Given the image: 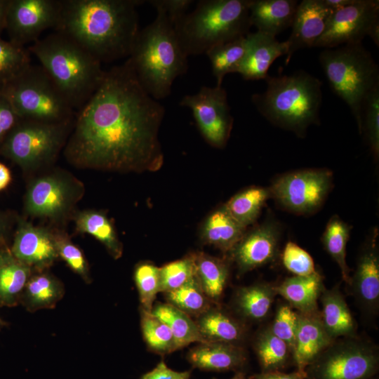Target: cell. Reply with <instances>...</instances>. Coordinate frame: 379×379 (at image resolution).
<instances>
[{
	"label": "cell",
	"mask_w": 379,
	"mask_h": 379,
	"mask_svg": "<svg viewBox=\"0 0 379 379\" xmlns=\"http://www.w3.org/2000/svg\"><path fill=\"white\" fill-rule=\"evenodd\" d=\"M379 355L370 343L355 338L335 340L305 369V379H370Z\"/></svg>",
	"instance_id": "9"
},
{
	"label": "cell",
	"mask_w": 379,
	"mask_h": 379,
	"mask_svg": "<svg viewBox=\"0 0 379 379\" xmlns=\"http://www.w3.org/2000/svg\"><path fill=\"white\" fill-rule=\"evenodd\" d=\"M79 110L65 149L72 162L116 171L161 168L158 133L165 109L143 89L128 60L105 71Z\"/></svg>",
	"instance_id": "1"
},
{
	"label": "cell",
	"mask_w": 379,
	"mask_h": 379,
	"mask_svg": "<svg viewBox=\"0 0 379 379\" xmlns=\"http://www.w3.org/2000/svg\"><path fill=\"white\" fill-rule=\"evenodd\" d=\"M3 325L2 321L0 319V327Z\"/></svg>",
	"instance_id": "57"
},
{
	"label": "cell",
	"mask_w": 379,
	"mask_h": 379,
	"mask_svg": "<svg viewBox=\"0 0 379 379\" xmlns=\"http://www.w3.org/2000/svg\"><path fill=\"white\" fill-rule=\"evenodd\" d=\"M140 326L143 338L152 352L166 354L178 350L175 340L168 325L141 307Z\"/></svg>",
	"instance_id": "38"
},
{
	"label": "cell",
	"mask_w": 379,
	"mask_h": 379,
	"mask_svg": "<svg viewBox=\"0 0 379 379\" xmlns=\"http://www.w3.org/2000/svg\"><path fill=\"white\" fill-rule=\"evenodd\" d=\"M350 285L360 305L369 313H376L379 305V256L374 244L359 257Z\"/></svg>",
	"instance_id": "22"
},
{
	"label": "cell",
	"mask_w": 379,
	"mask_h": 379,
	"mask_svg": "<svg viewBox=\"0 0 379 379\" xmlns=\"http://www.w3.org/2000/svg\"><path fill=\"white\" fill-rule=\"evenodd\" d=\"M298 322V313L295 312L289 305H280L276 312L271 331L289 346L291 352Z\"/></svg>",
	"instance_id": "44"
},
{
	"label": "cell",
	"mask_w": 379,
	"mask_h": 379,
	"mask_svg": "<svg viewBox=\"0 0 379 379\" xmlns=\"http://www.w3.org/2000/svg\"><path fill=\"white\" fill-rule=\"evenodd\" d=\"M334 340L326 333L317 314L298 313V322L292 350L298 371L304 372L318 355Z\"/></svg>",
	"instance_id": "19"
},
{
	"label": "cell",
	"mask_w": 379,
	"mask_h": 379,
	"mask_svg": "<svg viewBox=\"0 0 379 379\" xmlns=\"http://www.w3.org/2000/svg\"><path fill=\"white\" fill-rule=\"evenodd\" d=\"M289 305L302 314H317V301L324 287L322 279L317 271L307 276H293L275 286Z\"/></svg>",
	"instance_id": "25"
},
{
	"label": "cell",
	"mask_w": 379,
	"mask_h": 379,
	"mask_svg": "<svg viewBox=\"0 0 379 379\" xmlns=\"http://www.w3.org/2000/svg\"><path fill=\"white\" fill-rule=\"evenodd\" d=\"M69 194V189L63 180L53 176L39 178L27 191L26 210L36 216L58 215L67 207Z\"/></svg>",
	"instance_id": "21"
},
{
	"label": "cell",
	"mask_w": 379,
	"mask_h": 379,
	"mask_svg": "<svg viewBox=\"0 0 379 379\" xmlns=\"http://www.w3.org/2000/svg\"><path fill=\"white\" fill-rule=\"evenodd\" d=\"M179 105L191 109L200 133L211 145L222 148L226 145L233 117L222 86H202L197 93L185 95Z\"/></svg>",
	"instance_id": "12"
},
{
	"label": "cell",
	"mask_w": 379,
	"mask_h": 379,
	"mask_svg": "<svg viewBox=\"0 0 379 379\" xmlns=\"http://www.w3.org/2000/svg\"><path fill=\"white\" fill-rule=\"evenodd\" d=\"M348 225L338 217H333L328 222L323 234L322 242L330 255L340 269L342 277L350 283V269L346 262V246L349 239Z\"/></svg>",
	"instance_id": "39"
},
{
	"label": "cell",
	"mask_w": 379,
	"mask_h": 379,
	"mask_svg": "<svg viewBox=\"0 0 379 379\" xmlns=\"http://www.w3.org/2000/svg\"><path fill=\"white\" fill-rule=\"evenodd\" d=\"M368 36L379 46V1L355 0L333 11L323 35L314 47L335 48L360 44Z\"/></svg>",
	"instance_id": "11"
},
{
	"label": "cell",
	"mask_w": 379,
	"mask_h": 379,
	"mask_svg": "<svg viewBox=\"0 0 379 379\" xmlns=\"http://www.w3.org/2000/svg\"><path fill=\"white\" fill-rule=\"evenodd\" d=\"M324 4L333 11H338L352 4L355 0H323Z\"/></svg>",
	"instance_id": "52"
},
{
	"label": "cell",
	"mask_w": 379,
	"mask_h": 379,
	"mask_svg": "<svg viewBox=\"0 0 379 379\" xmlns=\"http://www.w3.org/2000/svg\"><path fill=\"white\" fill-rule=\"evenodd\" d=\"M279 237L278 228L271 222L244 234L230 252L239 274H244L274 260L278 251Z\"/></svg>",
	"instance_id": "16"
},
{
	"label": "cell",
	"mask_w": 379,
	"mask_h": 379,
	"mask_svg": "<svg viewBox=\"0 0 379 379\" xmlns=\"http://www.w3.org/2000/svg\"><path fill=\"white\" fill-rule=\"evenodd\" d=\"M245 229L222 206L207 218L202 227L201 238L205 244L230 253L244 235Z\"/></svg>",
	"instance_id": "27"
},
{
	"label": "cell",
	"mask_w": 379,
	"mask_h": 379,
	"mask_svg": "<svg viewBox=\"0 0 379 379\" xmlns=\"http://www.w3.org/2000/svg\"><path fill=\"white\" fill-rule=\"evenodd\" d=\"M319 60L333 91L350 107L359 131L362 103L379 84V69L362 43L325 48Z\"/></svg>",
	"instance_id": "7"
},
{
	"label": "cell",
	"mask_w": 379,
	"mask_h": 379,
	"mask_svg": "<svg viewBox=\"0 0 379 379\" xmlns=\"http://www.w3.org/2000/svg\"><path fill=\"white\" fill-rule=\"evenodd\" d=\"M11 181L10 170L0 162V191L5 189Z\"/></svg>",
	"instance_id": "51"
},
{
	"label": "cell",
	"mask_w": 379,
	"mask_h": 379,
	"mask_svg": "<svg viewBox=\"0 0 379 379\" xmlns=\"http://www.w3.org/2000/svg\"><path fill=\"white\" fill-rule=\"evenodd\" d=\"M60 0H9L5 29L14 44L24 47L39 39L47 29L55 28Z\"/></svg>",
	"instance_id": "14"
},
{
	"label": "cell",
	"mask_w": 379,
	"mask_h": 379,
	"mask_svg": "<svg viewBox=\"0 0 379 379\" xmlns=\"http://www.w3.org/2000/svg\"><path fill=\"white\" fill-rule=\"evenodd\" d=\"M277 294L275 286L258 283L239 288L235 292L233 304L236 312L243 319L259 322L268 315Z\"/></svg>",
	"instance_id": "28"
},
{
	"label": "cell",
	"mask_w": 379,
	"mask_h": 379,
	"mask_svg": "<svg viewBox=\"0 0 379 379\" xmlns=\"http://www.w3.org/2000/svg\"><path fill=\"white\" fill-rule=\"evenodd\" d=\"M190 371H176L167 366L161 360L150 371L145 373L140 379H190Z\"/></svg>",
	"instance_id": "49"
},
{
	"label": "cell",
	"mask_w": 379,
	"mask_h": 379,
	"mask_svg": "<svg viewBox=\"0 0 379 379\" xmlns=\"http://www.w3.org/2000/svg\"><path fill=\"white\" fill-rule=\"evenodd\" d=\"M298 4L296 0H250L251 25L276 37L291 27Z\"/></svg>",
	"instance_id": "23"
},
{
	"label": "cell",
	"mask_w": 379,
	"mask_h": 379,
	"mask_svg": "<svg viewBox=\"0 0 379 379\" xmlns=\"http://www.w3.org/2000/svg\"><path fill=\"white\" fill-rule=\"evenodd\" d=\"M76 226L80 232L92 235L104 244L114 258L121 256V244L112 224L103 213L98 211L81 213L76 219Z\"/></svg>",
	"instance_id": "34"
},
{
	"label": "cell",
	"mask_w": 379,
	"mask_h": 379,
	"mask_svg": "<svg viewBox=\"0 0 379 379\" xmlns=\"http://www.w3.org/2000/svg\"><path fill=\"white\" fill-rule=\"evenodd\" d=\"M155 9L162 10L169 20L174 25L187 13L194 2L192 0H151L148 1Z\"/></svg>",
	"instance_id": "47"
},
{
	"label": "cell",
	"mask_w": 379,
	"mask_h": 379,
	"mask_svg": "<svg viewBox=\"0 0 379 379\" xmlns=\"http://www.w3.org/2000/svg\"><path fill=\"white\" fill-rule=\"evenodd\" d=\"M230 379H248L244 372L241 371H237L232 378Z\"/></svg>",
	"instance_id": "55"
},
{
	"label": "cell",
	"mask_w": 379,
	"mask_h": 379,
	"mask_svg": "<svg viewBox=\"0 0 379 379\" xmlns=\"http://www.w3.org/2000/svg\"><path fill=\"white\" fill-rule=\"evenodd\" d=\"M262 372L277 371L288 363L291 350L284 340L276 336L270 327L261 331L254 342Z\"/></svg>",
	"instance_id": "33"
},
{
	"label": "cell",
	"mask_w": 379,
	"mask_h": 379,
	"mask_svg": "<svg viewBox=\"0 0 379 379\" xmlns=\"http://www.w3.org/2000/svg\"><path fill=\"white\" fill-rule=\"evenodd\" d=\"M160 292L178 288L196 275L194 253L159 267Z\"/></svg>",
	"instance_id": "40"
},
{
	"label": "cell",
	"mask_w": 379,
	"mask_h": 379,
	"mask_svg": "<svg viewBox=\"0 0 379 379\" xmlns=\"http://www.w3.org/2000/svg\"><path fill=\"white\" fill-rule=\"evenodd\" d=\"M367 137L371 150L375 157L379 154V84L366 95L361 107L360 132Z\"/></svg>",
	"instance_id": "41"
},
{
	"label": "cell",
	"mask_w": 379,
	"mask_h": 379,
	"mask_svg": "<svg viewBox=\"0 0 379 379\" xmlns=\"http://www.w3.org/2000/svg\"><path fill=\"white\" fill-rule=\"evenodd\" d=\"M4 230V223L2 219L0 218V237L2 235Z\"/></svg>",
	"instance_id": "56"
},
{
	"label": "cell",
	"mask_w": 379,
	"mask_h": 379,
	"mask_svg": "<svg viewBox=\"0 0 379 379\" xmlns=\"http://www.w3.org/2000/svg\"><path fill=\"white\" fill-rule=\"evenodd\" d=\"M196 277L208 299L217 305L229 277V265L223 259L203 252L194 253Z\"/></svg>",
	"instance_id": "29"
},
{
	"label": "cell",
	"mask_w": 379,
	"mask_h": 379,
	"mask_svg": "<svg viewBox=\"0 0 379 379\" xmlns=\"http://www.w3.org/2000/svg\"><path fill=\"white\" fill-rule=\"evenodd\" d=\"M0 93L21 119L49 124L74 119V109L41 65L30 64L1 84Z\"/></svg>",
	"instance_id": "8"
},
{
	"label": "cell",
	"mask_w": 379,
	"mask_h": 379,
	"mask_svg": "<svg viewBox=\"0 0 379 379\" xmlns=\"http://www.w3.org/2000/svg\"><path fill=\"white\" fill-rule=\"evenodd\" d=\"M29 265L11 256L0 267V305L13 306L29 279Z\"/></svg>",
	"instance_id": "36"
},
{
	"label": "cell",
	"mask_w": 379,
	"mask_h": 379,
	"mask_svg": "<svg viewBox=\"0 0 379 379\" xmlns=\"http://www.w3.org/2000/svg\"><path fill=\"white\" fill-rule=\"evenodd\" d=\"M74 123V119L60 124L20 119L1 145V151L24 168L49 161L63 144Z\"/></svg>",
	"instance_id": "10"
},
{
	"label": "cell",
	"mask_w": 379,
	"mask_h": 379,
	"mask_svg": "<svg viewBox=\"0 0 379 379\" xmlns=\"http://www.w3.org/2000/svg\"><path fill=\"white\" fill-rule=\"evenodd\" d=\"M141 307L151 312L156 296L160 292L159 267L149 262L139 264L134 272Z\"/></svg>",
	"instance_id": "42"
},
{
	"label": "cell",
	"mask_w": 379,
	"mask_h": 379,
	"mask_svg": "<svg viewBox=\"0 0 379 379\" xmlns=\"http://www.w3.org/2000/svg\"><path fill=\"white\" fill-rule=\"evenodd\" d=\"M151 312L170 328L178 350L192 343H207L200 334L195 321L175 306L158 302L153 305Z\"/></svg>",
	"instance_id": "30"
},
{
	"label": "cell",
	"mask_w": 379,
	"mask_h": 379,
	"mask_svg": "<svg viewBox=\"0 0 379 379\" xmlns=\"http://www.w3.org/2000/svg\"><path fill=\"white\" fill-rule=\"evenodd\" d=\"M11 251L15 259L29 266H46L58 256L55 237L27 222L20 223Z\"/></svg>",
	"instance_id": "18"
},
{
	"label": "cell",
	"mask_w": 379,
	"mask_h": 379,
	"mask_svg": "<svg viewBox=\"0 0 379 379\" xmlns=\"http://www.w3.org/2000/svg\"><path fill=\"white\" fill-rule=\"evenodd\" d=\"M168 303L189 316L197 317L213 304L203 291L196 275L178 288L164 293Z\"/></svg>",
	"instance_id": "37"
},
{
	"label": "cell",
	"mask_w": 379,
	"mask_h": 379,
	"mask_svg": "<svg viewBox=\"0 0 379 379\" xmlns=\"http://www.w3.org/2000/svg\"><path fill=\"white\" fill-rule=\"evenodd\" d=\"M55 32L70 38L100 62L129 56L140 31V0H60Z\"/></svg>",
	"instance_id": "2"
},
{
	"label": "cell",
	"mask_w": 379,
	"mask_h": 379,
	"mask_svg": "<svg viewBox=\"0 0 379 379\" xmlns=\"http://www.w3.org/2000/svg\"><path fill=\"white\" fill-rule=\"evenodd\" d=\"M246 49V36L216 45L206 52L216 86H222L224 77L237 72Z\"/></svg>",
	"instance_id": "31"
},
{
	"label": "cell",
	"mask_w": 379,
	"mask_h": 379,
	"mask_svg": "<svg viewBox=\"0 0 379 379\" xmlns=\"http://www.w3.org/2000/svg\"><path fill=\"white\" fill-rule=\"evenodd\" d=\"M187 361L192 367L207 371H239L246 364L247 354L239 345L202 343L190 349Z\"/></svg>",
	"instance_id": "20"
},
{
	"label": "cell",
	"mask_w": 379,
	"mask_h": 379,
	"mask_svg": "<svg viewBox=\"0 0 379 379\" xmlns=\"http://www.w3.org/2000/svg\"><path fill=\"white\" fill-rule=\"evenodd\" d=\"M11 255L4 252H0V267L8 260Z\"/></svg>",
	"instance_id": "54"
},
{
	"label": "cell",
	"mask_w": 379,
	"mask_h": 379,
	"mask_svg": "<svg viewBox=\"0 0 379 379\" xmlns=\"http://www.w3.org/2000/svg\"><path fill=\"white\" fill-rule=\"evenodd\" d=\"M305 375L304 372L299 371L286 373L280 371H267L255 374L250 379H305Z\"/></svg>",
	"instance_id": "50"
},
{
	"label": "cell",
	"mask_w": 379,
	"mask_h": 379,
	"mask_svg": "<svg viewBox=\"0 0 379 379\" xmlns=\"http://www.w3.org/2000/svg\"><path fill=\"white\" fill-rule=\"evenodd\" d=\"M20 119L8 100L0 93V145Z\"/></svg>",
	"instance_id": "48"
},
{
	"label": "cell",
	"mask_w": 379,
	"mask_h": 379,
	"mask_svg": "<svg viewBox=\"0 0 379 379\" xmlns=\"http://www.w3.org/2000/svg\"><path fill=\"white\" fill-rule=\"evenodd\" d=\"M157 17L140 29L128 58L143 89L156 100L166 98L175 79L187 70L173 23L161 9Z\"/></svg>",
	"instance_id": "3"
},
{
	"label": "cell",
	"mask_w": 379,
	"mask_h": 379,
	"mask_svg": "<svg viewBox=\"0 0 379 379\" xmlns=\"http://www.w3.org/2000/svg\"><path fill=\"white\" fill-rule=\"evenodd\" d=\"M246 49L237 73L245 80L265 79L273 62L287 55L286 41H279L276 37L255 32L246 36Z\"/></svg>",
	"instance_id": "17"
},
{
	"label": "cell",
	"mask_w": 379,
	"mask_h": 379,
	"mask_svg": "<svg viewBox=\"0 0 379 379\" xmlns=\"http://www.w3.org/2000/svg\"><path fill=\"white\" fill-rule=\"evenodd\" d=\"M250 0H201L173 25L179 44L188 57L249 33Z\"/></svg>",
	"instance_id": "6"
},
{
	"label": "cell",
	"mask_w": 379,
	"mask_h": 379,
	"mask_svg": "<svg viewBox=\"0 0 379 379\" xmlns=\"http://www.w3.org/2000/svg\"><path fill=\"white\" fill-rule=\"evenodd\" d=\"M370 379H378V378H370Z\"/></svg>",
	"instance_id": "58"
},
{
	"label": "cell",
	"mask_w": 379,
	"mask_h": 379,
	"mask_svg": "<svg viewBox=\"0 0 379 379\" xmlns=\"http://www.w3.org/2000/svg\"><path fill=\"white\" fill-rule=\"evenodd\" d=\"M270 194V191L265 188L251 187L232 197L224 206L230 215L246 228L255 221Z\"/></svg>",
	"instance_id": "32"
},
{
	"label": "cell",
	"mask_w": 379,
	"mask_h": 379,
	"mask_svg": "<svg viewBox=\"0 0 379 379\" xmlns=\"http://www.w3.org/2000/svg\"><path fill=\"white\" fill-rule=\"evenodd\" d=\"M58 254L69 267L84 280H89L88 263L81 251L63 237H56Z\"/></svg>",
	"instance_id": "46"
},
{
	"label": "cell",
	"mask_w": 379,
	"mask_h": 379,
	"mask_svg": "<svg viewBox=\"0 0 379 379\" xmlns=\"http://www.w3.org/2000/svg\"><path fill=\"white\" fill-rule=\"evenodd\" d=\"M23 291L27 307L38 310L53 307L62 296L64 290L56 279L41 274L29 278Z\"/></svg>",
	"instance_id": "35"
},
{
	"label": "cell",
	"mask_w": 379,
	"mask_h": 379,
	"mask_svg": "<svg viewBox=\"0 0 379 379\" xmlns=\"http://www.w3.org/2000/svg\"><path fill=\"white\" fill-rule=\"evenodd\" d=\"M333 13L323 0H303L298 3L291 25L292 31L286 40L288 50L286 64L295 51L314 47L324 33Z\"/></svg>",
	"instance_id": "15"
},
{
	"label": "cell",
	"mask_w": 379,
	"mask_h": 379,
	"mask_svg": "<svg viewBox=\"0 0 379 379\" xmlns=\"http://www.w3.org/2000/svg\"><path fill=\"white\" fill-rule=\"evenodd\" d=\"M74 109H80L100 84L101 62L67 36L55 32L28 48Z\"/></svg>",
	"instance_id": "4"
},
{
	"label": "cell",
	"mask_w": 379,
	"mask_h": 379,
	"mask_svg": "<svg viewBox=\"0 0 379 379\" xmlns=\"http://www.w3.org/2000/svg\"><path fill=\"white\" fill-rule=\"evenodd\" d=\"M30 64L28 50L0 38V84L18 74Z\"/></svg>",
	"instance_id": "43"
},
{
	"label": "cell",
	"mask_w": 379,
	"mask_h": 379,
	"mask_svg": "<svg viewBox=\"0 0 379 379\" xmlns=\"http://www.w3.org/2000/svg\"><path fill=\"white\" fill-rule=\"evenodd\" d=\"M206 342L241 346L246 335L245 326L221 307L213 305L194 320Z\"/></svg>",
	"instance_id": "24"
},
{
	"label": "cell",
	"mask_w": 379,
	"mask_h": 379,
	"mask_svg": "<svg viewBox=\"0 0 379 379\" xmlns=\"http://www.w3.org/2000/svg\"><path fill=\"white\" fill-rule=\"evenodd\" d=\"M282 261L294 276H307L316 272L311 255L296 244L288 241L284 249Z\"/></svg>",
	"instance_id": "45"
},
{
	"label": "cell",
	"mask_w": 379,
	"mask_h": 379,
	"mask_svg": "<svg viewBox=\"0 0 379 379\" xmlns=\"http://www.w3.org/2000/svg\"><path fill=\"white\" fill-rule=\"evenodd\" d=\"M265 91L251 100L257 110L272 124L297 134L319 122L322 82L303 71L278 77L267 76Z\"/></svg>",
	"instance_id": "5"
},
{
	"label": "cell",
	"mask_w": 379,
	"mask_h": 379,
	"mask_svg": "<svg viewBox=\"0 0 379 379\" xmlns=\"http://www.w3.org/2000/svg\"><path fill=\"white\" fill-rule=\"evenodd\" d=\"M331 182L332 173L328 170H304L278 178L270 191L286 208L308 213L323 204Z\"/></svg>",
	"instance_id": "13"
},
{
	"label": "cell",
	"mask_w": 379,
	"mask_h": 379,
	"mask_svg": "<svg viewBox=\"0 0 379 379\" xmlns=\"http://www.w3.org/2000/svg\"><path fill=\"white\" fill-rule=\"evenodd\" d=\"M8 1L9 0H0V36L6 27V18Z\"/></svg>",
	"instance_id": "53"
},
{
	"label": "cell",
	"mask_w": 379,
	"mask_h": 379,
	"mask_svg": "<svg viewBox=\"0 0 379 379\" xmlns=\"http://www.w3.org/2000/svg\"><path fill=\"white\" fill-rule=\"evenodd\" d=\"M319 298L322 305L320 318L329 337L333 340L340 336L352 337L356 324L338 288H324Z\"/></svg>",
	"instance_id": "26"
}]
</instances>
